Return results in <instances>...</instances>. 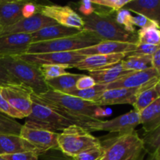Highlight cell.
I'll list each match as a JSON object with an SVG mask.
<instances>
[{
	"mask_svg": "<svg viewBox=\"0 0 160 160\" xmlns=\"http://www.w3.org/2000/svg\"><path fill=\"white\" fill-rule=\"evenodd\" d=\"M140 125L139 112L135 109L119 116L109 120H98L89 125L90 131H109L114 134H125L135 131V128Z\"/></svg>",
	"mask_w": 160,
	"mask_h": 160,
	"instance_id": "ba28073f",
	"label": "cell"
},
{
	"mask_svg": "<svg viewBox=\"0 0 160 160\" xmlns=\"http://www.w3.org/2000/svg\"><path fill=\"white\" fill-rule=\"evenodd\" d=\"M95 82L93 78H91L89 75H83L81 78H79L76 84V88L79 90L88 89L92 88L95 85Z\"/></svg>",
	"mask_w": 160,
	"mask_h": 160,
	"instance_id": "7bdbcfd3",
	"label": "cell"
},
{
	"mask_svg": "<svg viewBox=\"0 0 160 160\" xmlns=\"http://www.w3.org/2000/svg\"><path fill=\"white\" fill-rule=\"evenodd\" d=\"M140 124L145 132L153 131L160 127V98L139 112Z\"/></svg>",
	"mask_w": 160,
	"mask_h": 160,
	"instance_id": "cb8c5ba5",
	"label": "cell"
},
{
	"mask_svg": "<svg viewBox=\"0 0 160 160\" xmlns=\"http://www.w3.org/2000/svg\"><path fill=\"white\" fill-rule=\"evenodd\" d=\"M160 73L153 67L141 71H132L117 81L106 84V88H141L152 86L159 82Z\"/></svg>",
	"mask_w": 160,
	"mask_h": 160,
	"instance_id": "7c38bea8",
	"label": "cell"
},
{
	"mask_svg": "<svg viewBox=\"0 0 160 160\" xmlns=\"http://www.w3.org/2000/svg\"><path fill=\"white\" fill-rule=\"evenodd\" d=\"M103 149L101 160H128L133 156L145 151L141 138L136 131L99 139Z\"/></svg>",
	"mask_w": 160,
	"mask_h": 160,
	"instance_id": "5b68a950",
	"label": "cell"
},
{
	"mask_svg": "<svg viewBox=\"0 0 160 160\" xmlns=\"http://www.w3.org/2000/svg\"><path fill=\"white\" fill-rule=\"evenodd\" d=\"M106 90H107L106 84H96L92 88L88 89L79 90V89L75 88L69 92L67 95L77 97V98H81V99L84 100L86 102L96 103L100 99V98Z\"/></svg>",
	"mask_w": 160,
	"mask_h": 160,
	"instance_id": "4316f807",
	"label": "cell"
},
{
	"mask_svg": "<svg viewBox=\"0 0 160 160\" xmlns=\"http://www.w3.org/2000/svg\"><path fill=\"white\" fill-rule=\"evenodd\" d=\"M138 44L160 45L159 25L141 28L138 31Z\"/></svg>",
	"mask_w": 160,
	"mask_h": 160,
	"instance_id": "f546056e",
	"label": "cell"
},
{
	"mask_svg": "<svg viewBox=\"0 0 160 160\" xmlns=\"http://www.w3.org/2000/svg\"><path fill=\"white\" fill-rule=\"evenodd\" d=\"M0 160H5L4 159H3V158H2L1 156H0Z\"/></svg>",
	"mask_w": 160,
	"mask_h": 160,
	"instance_id": "c3c4849f",
	"label": "cell"
},
{
	"mask_svg": "<svg viewBox=\"0 0 160 160\" xmlns=\"http://www.w3.org/2000/svg\"><path fill=\"white\" fill-rule=\"evenodd\" d=\"M20 136L31 144L39 155L52 149H59V133L52 132L42 128L22 125Z\"/></svg>",
	"mask_w": 160,
	"mask_h": 160,
	"instance_id": "9c48e42d",
	"label": "cell"
},
{
	"mask_svg": "<svg viewBox=\"0 0 160 160\" xmlns=\"http://www.w3.org/2000/svg\"><path fill=\"white\" fill-rule=\"evenodd\" d=\"M159 98H160L159 82L152 87L142 90L138 94L135 102L133 104L134 109L140 112Z\"/></svg>",
	"mask_w": 160,
	"mask_h": 160,
	"instance_id": "484cf974",
	"label": "cell"
},
{
	"mask_svg": "<svg viewBox=\"0 0 160 160\" xmlns=\"http://www.w3.org/2000/svg\"><path fill=\"white\" fill-rule=\"evenodd\" d=\"M66 69H68V67L62 65H42L39 67V70L45 81L66 74L68 73Z\"/></svg>",
	"mask_w": 160,
	"mask_h": 160,
	"instance_id": "1f68e13d",
	"label": "cell"
},
{
	"mask_svg": "<svg viewBox=\"0 0 160 160\" xmlns=\"http://www.w3.org/2000/svg\"><path fill=\"white\" fill-rule=\"evenodd\" d=\"M0 112L3 114H6L8 117H12L13 119H23L24 117L19 113L18 112L12 109L6 100L5 99L4 97L2 96L1 93V87H0Z\"/></svg>",
	"mask_w": 160,
	"mask_h": 160,
	"instance_id": "8d00e7d4",
	"label": "cell"
},
{
	"mask_svg": "<svg viewBox=\"0 0 160 160\" xmlns=\"http://www.w3.org/2000/svg\"><path fill=\"white\" fill-rule=\"evenodd\" d=\"M25 119L24 124L56 133H58L57 131L62 132L64 129L73 124L48 106L34 99H32L31 114Z\"/></svg>",
	"mask_w": 160,
	"mask_h": 160,
	"instance_id": "52a82bcc",
	"label": "cell"
},
{
	"mask_svg": "<svg viewBox=\"0 0 160 160\" xmlns=\"http://www.w3.org/2000/svg\"><path fill=\"white\" fill-rule=\"evenodd\" d=\"M141 139L146 154L148 153L149 156H152L159 152L160 148V127L153 131L145 132Z\"/></svg>",
	"mask_w": 160,
	"mask_h": 160,
	"instance_id": "f1b7e54d",
	"label": "cell"
},
{
	"mask_svg": "<svg viewBox=\"0 0 160 160\" xmlns=\"http://www.w3.org/2000/svg\"><path fill=\"white\" fill-rule=\"evenodd\" d=\"M0 156L5 160H39V155L34 152H23Z\"/></svg>",
	"mask_w": 160,
	"mask_h": 160,
	"instance_id": "74e56055",
	"label": "cell"
},
{
	"mask_svg": "<svg viewBox=\"0 0 160 160\" xmlns=\"http://www.w3.org/2000/svg\"><path fill=\"white\" fill-rule=\"evenodd\" d=\"M129 2L130 0H92V2L95 6L107 8L113 12L123 9Z\"/></svg>",
	"mask_w": 160,
	"mask_h": 160,
	"instance_id": "e575fe53",
	"label": "cell"
},
{
	"mask_svg": "<svg viewBox=\"0 0 160 160\" xmlns=\"http://www.w3.org/2000/svg\"><path fill=\"white\" fill-rule=\"evenodd\" d=\"M124 57L125 54L94 55L85 56L82 60L72 66L70 68H76L79 70H87L88 72L102 70L119 63L122 59H124Z\"/></svg>",
	"mask_w": 160,
	"mask_h": 160,
	"instance_id": "ac0fdd59",
	"label": "cell"
},
{
	"mask_svg": "<svg viewBox=\"0 0 160 160\" xmlns=\"http://www.w3.org/2000/svg\"><path fill=\"white\" fill-rule=\"evenodd\" d=\"M31 98L48 106L73 124L82 127L88 131L91 123L99 120L95 117L98 106L67 94L49 89L42 95L32 94Z\"/></svg>",
	"mask_w": 160,
	"mask_h": 160,
	"instance_id": "6da1fadb",
	"label": "cell"
},
{
	"mask_svg": "<svg viewBox=\"0 0 160 160\" xmlns=\"http://www.w3.org/2000/svg\"><path fill=\"white\" fill-rule=\"evenodd\" d=\"M59 150L68 157L73 158L81 153L101 147L99 138L78 125L69 126L58 136Z\"/></svg>",
	"mask_w": 160,
	"mask_h": 160,
	"instance_id": "8992f818",
	"label": "cell"
},
{
	"mask_svg": "<svg viewBox=\"0 0 160 160\" xmlns=\"http://www.w3.org/2000/svg\"><path fill=\"white\" fill-rule=\"evenodd\" d=\"M135 47V44L112 42V41H102L93 46L75 52L78 54L84 56H94V55L126 54L130 52H132Z\"/></svg>",
	"mask_w": 160,
	"mask_h": 160,
	"instance_id": "e0dca14e",
	"label": "cell"
},
{
	"mask_svg": "<svg viewBox=\"0 0 160 160\" xmlns=\"http://www.w3.org/2000/svg\"><path fill=\"white\" fill-rule=\"evenodd\" d=\"M38 12V5L34 2H26L22 9V16L23 18H29Z\"/></svg>",
	"mask_w": 160,
	"mask_h": 160,
	"instance_id": "ee69618b",
	"label": "cell"
},
{
	"mask_svg": "<svg viewBox=\"0 0 160 160\" xmlns=\"http://www.w3.org/2000/svg\"><path fill=\"white\" fill-rule=\"evenodd\" d=\"M0 63L20 84L31 89L34 95H42L49 90L38 66L26 62L18 56L0 58Z\"/></svg>",
	"mask_w": 160,
	"mask_h": 160,
	"instance_id": "3957f363",
	"label": "cell"
},
{
	"mask_svg": "<svg viewBox=\"0 0 160 160\" xmlns=\"http://www.w3.org/2000/svg\"><path fill=\"white\" fill-rule=\"evenodd\" d=\"M133 16L129 10L121 9L116 12V20L119 24L121 25L126 31L130 32H136L132 22Z\"/></svg>",
	"mask_w": 160,
	"mask_h": 160,
	"instance_id": "d6a6232c",
	"label": "cell"
},
{
	"mask_svg": "<svg viewBox=\"0 0 160 160\" xmlns=\"http://www.w3.org/2000/svg\"><path fill=\"white\" fill-rule=\"evenodd\" d=\"M145 154H146V152L143 151L142 152L138 153V154L134 155V156H133L132 157H131L128 160H144V156H145Z\"/></svg>",
	"mask_w": 160,
	"mask_h": 160,
	"instance_id": "bcb514c9",
	"label": "cell"
},
{
	"mask_svg": "<svg viewBox=\"0 0 160 160\" xmlns=\"http://www.w3.org/2000/svg\"><path fill=\"white\" fill-rule=\"evenodd\" d=\"M78 11L82 14V17H88L95 11V6L89 0H83L78 3Z\"/></svg>",
	"mask_w": 160,
	"mask_h": 160,
	"instance_id": "60d3db41",
	"label": "cell"
},
{
	"mask_svg": "<svg viewBox=\"0 0 160 160\" xmlns=\"http://www.w3.org/2000/svg\"><path fill=\"white\" fill-rule=\"evenodd\" d=\"M10 84H21L17 81L0 63V87L10 85Z\"/></svg>",
	"mask_w": 160,
	"mask_h": 160,
	"instance_id": "ab89813d",
	"label": "cell"
},
{
	"mask_svg": "<svg viewBox=\"0 0 160 160\" xmlns=\"http://www.w3.org/2000/svg\"><path fill=\"white\" fill-rule=\"evenodd\" d=\"M151 56H128L122 59L120 63L122 69L124 70L141 71L152 67Z\"/></svg>",
	"mask_w": 160,
	"mask_h": 160,
	"instance_id": "83f0119b",
	"label": "cell"
},
{
	"mask_svg": "<svg viewBox=\"0 0 160 160\" xmlns=\"http://www.w3.org/2000/svg\"><path fill=\"white\" fill-rule=\"evenodd\" d=\"M147 160H160V153L156 152V154L152 155V156H149L148 159Z\"/></svg>",
	"mask_w": 160,
	"mask_h": 160,
	"instance_id": "7dc6e473",
	"label": "cell"
},
{
	"mask_svg": "<svg viewBox=\"0 0 160 160\" xmlns=\"http://www.w3.org/2000/svg\"><path fill=\"white\" fill-rule=\"evenodd\" d=\"M38 12L62 26L81 30L84 27L81 16L69 6L38 5Z\"/></svg>",
	"mask_w": 160,
	"mask_h": 160,
	"instance_id": "4fadbf2b",
	"label": "cell"
},
{
	"mask_svg": "<svg viewBox=\"0 0 160 160\" xmlns=\"http://www.w3.org/2000/svg\"><path fill=\"white\" fill-rule=\"evenodd\" d=\"M138 15L143 16L149 20L159 23L160 1L159 0H130L123 8Z\"/></svg>",
	"mask_w": 160,
	"mask_h": 160,
	"instance_id": "d6986e66",
	"label": "cell"
},
{
	"mask_svg": "<svg viewBox=\"0 0 160 160\" xmlns=\"http://www.w3.org/2000/svg\"><path fill=\"white\" fill-rule=\"evenodd\" d=\"M81 31L82 30L81 29L67 28V27H64L56 23V24L45 27V28H42L37 32L31 34L32 43L56 40V39L67 37V36L77 34L81 32Z\"/></svg>",
	"mask_w": 160,
	"mask_h": 160,
	"instance_id": "44dd1931",
	"label": "cell"
},
{
	"mask_svg": "<svg viewBox=\"0 0 160 160\" xmlns=\"http://www.w3.org/2000/svg\"><path fill=\"white\" fill-rule=\"evenodd\" d=\"M133 25L134 26L139 27L141 28H148V27L155 26V25H159V23L153 21V20H149L147 17H143V16L138 15L136 17H133L132 19Z\"/></svg>",
	"mask_w": 160,
	"mask_h": 160,
	"instance_id": "b9f144b4",
	"label": "cell"
},
{
	"mask_svg": "<svg viewBox=\"0 0 160 160\" xmlns=\"http://www.w3.org/2000/svg\"><path fill=\"white\" fill-rule=\"evenodd\" d=\"M32 43L31 34H7L0 36V58L27 53Z\"/></svg>",
	"mask_w": 160,
	"mask_h": 160,
	"instance_id": "9a60e30c",
	"label": "cell"
},
{
	"mask_svg": "<svg viewBox=\"0 0 160 160\" xmlns=\"http://www.w3.org/2000/svg\"><path fill=\"white\" fill-rule=\"evenodd\" d=\"M160 48V45H152L146 44H137L135 48L132 52L126 53L125 57L128 56H152L158 49Z\"/></svg>",
	"mask_w": 160,
	"mask_h": 160,
	"instance_id": "836d02e7",
	"label": "cell"
},
{
	"mask_svg": "<svg viewBox=\"0 0 160 160\" xmlns=\"http://www.w3.org/2000/svg\"><path fill=\"white\" fill-rule=\"evenodd\" d=\"M23 152H34L38 153L35 148L20 135L0 134V156Z\"/></svg>",
	"mask_w": 160,
	"mask_h": 160,
	"instance_id": "ffe728a7",
	"label": "cell"
},
{
	"mask_svg": "<svg viewBox=\"0 0 160 160\" xmlns=\"http://www.w3.org/2000/svg\"><path fill=\"white\" fill-rule=\"evenodd\" d=\"M84 74L67 73L62 76L45 81L49 89L55 92L67 94L70 91L76 88L77 81Z\"/></svg>",
	"mask_w": 160,
	"mask_h": 160,
	"instance_id": "d4e9b609",
	"label": "cell"
},
{
	"mask_svg": "<svg viewBox=\"0 0 160 160\" xmlns=\"http://www.w3.org/2000/svg\"><path fill=\"white\" fill-rule=\"evenodd\" d=\"M120 62L112 66V67H106V68L102 69V70L91 71L89 72L88 75L91 78H93L95 84H111V83L120 79L124 75L129 73L130 72H132L123 70Z\"/></svg>",
	"mask_w": 160,
	"mask_h": 160,
	"instance_id": "603a6c76",
	"label": "cell"
},
{
	"mask_svg": "<svg viewBox=\"0 0 160 160\" xmlns=\"http://www.w3.org/2000/svg\"><path fill=\"white\" fill-rule=\"evenodd\" d=\"M22 124L16 119L0 112V134L20 135Z\"/></svg>",
	"mask_w": 160,
	"mask_h": 160,
	"instance_id": "4dcf8cb0",
	"label": "cell"
},
{
	"mask_svg": "<svg viewBox=\"0 0 160 160\" xmlns=\"http://www.w3.org/2000/svg\"><path fill=\"white\" fill-rule=\"evenodd\" d=\"M1 28H2V27H1V26H0V31H1Z\"/></svg>",
	"mask_w": 160,
	"mask_h": 160,
	"instance_id": "681fc988",
	"label": "cell"
},
{
	"mask_svg": "<svg viewBox=\"0 0 160 160\" xmlns=\"http://www.w3.org/2000/svg\"><path fill=\"white\" fill-rule=\"evenodd\" d=\"M100 42H102V39L94 33L81 31L77 34L67 36L56 40L31 43L27 53L34 54L75 52L93 46Z\"/></svg>",
	"mask_w": 160,
	"mask_h": 160,
	"instance_id": "277c9868",
	"label": "cell"
},
{
	"mask_svg": "<svg viewBox=\"0 0 160 160\" xmlns=\"http://www.w3.org/2000/svg\"><path fill=\"white\" fill-rule=\"evenodd\" d=\"M23 60L40 67L42 65H62L69 68L82 60L85 56L76 52L47 53H24L18 56Z\"/></svg>",
	"mask_w": 160,
	"mask_h": 160,
	"instance_id": "8fae6325",
	"label": "cell"
},
{
	"mask_svg": "<svg viewBox=\"0 0 160 160\" xmlns=\"http://www.w3.org/2000/svg\"><path fill=\"white\" fill-rule=\"evenodd\" d=\"M154 86V85H152ZM152 86L141 88H112L107 89L102 94L100 99L95 104L98 106H112V105L130 104L135 102L137 95L142 90Z\"/></svg>",
	"mask_w": 160,
	"mask_h": 160,
	"instance_id": "2e32d148",
	"label": "cell"
},
{
	"mask_svg": "<svg viewBox=\"0 0 160 160\" xmlns=\"http://www.w3.org/2000/svg\"><path fill=\"white\" fill-rule=\"evenodd\" d=\"M151 66L160 73V48L151 56Z\"/></svg>",
	"mask_w": 160,
	"mask_h": 160,
	"instance_id": "f6af8a7d",
	"label": "cell"
},
{
	"mask_svg": "<svg viewBox=\"0 0 160 160\" xmlns=\"http://www.w3.org/2000/svg\"><path fill=\"white\" fill-rule=\"evenodd\" d=\"M1 93L8 104L24 118L31 114L32 91L23 84H10L1 87Z\"/></svg>",
	"mask_w": 160,
	"mask_h": 160,
	"instance_id": "30bf717a",
	"label": "cell"
},
{
	"mask_svg": "<svg viewBox=\"0 0 160 160\" xmlns=\"http://www.w3.org/2000/svg\"><path fill=\"white\" fill-rule=\"evenodd\" d=\"M56 23L53 20L38 12L29 18H22L14 24L2 28L0 31V36L7 34H32L45 27Z\"/></svg>",
	"mask_w": 160,
	"mask_h": 160,
	"instance_id": "5bb4252c",
	"label": "cell"
},
{
	"mask_svg": "<svg viewBox=\"0 0 160 160\" xmlns=\"http://www.w3.org/2000/svg\"><path fill=\"white\" fill-rule=\"evenodd\" d=\"M26 1L0 0V26L2 28L14 24L23 18L22 9Z\"/></svg>",
	"mask_w": 160,
	"mask_h": 160,
	"instance_id": "7402d4cb",
	"label": "cell"
},
{
	"mask_svg": "<svg viewBox=\"0 0 160 160\" xmlns=\"http://www.w3.org/2000/svg\"><path fill=\"white\" fill-rule=\"evenodd\" d=\"M116 12L112 10L96 9L88 17H82L84 27L81 30L96 34L102 41L138 44L137 32L126 31L116 20Z\"/></svg>",
	"mask_w": 160,
	"mask_h": 160,
	"instance_id": "7a4b0ae2",
	"label": "cell"
},
{
	"mask_svg": "<svg viewBox=\"0 0 160 160\" xmlns=\"http://www.w3.org/2000/svg\"><path fill=\"white\" fill-rule=\"evenodd\" d=\"M103 156V149L102 147L93 148L81 153L73 157V160H101Z\"/></svg>",
	"mask_w": 160,
	"mask_h": 160,
	"instance_id": "d590c367",
	"label": "cell"
},
{
	"mask_svg": "<svg viewBox=\"0 0 160 160\" xmlns=\"http://www.w3.org/2000/svg\"><path fill=\"white\" fill-rule=\"evenodd\" d=\"M39 160H73L62 154L59 149H52L39 155Z\"/></svg>",
	"mask_w": 160,
	"mask_h": 160,
	"instance_id": "f35d334b",
	"label": "cell"
}]
</instances>
